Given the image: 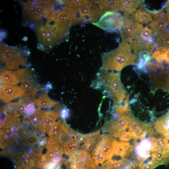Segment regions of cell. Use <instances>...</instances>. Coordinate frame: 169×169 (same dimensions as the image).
Wrapping results in <instances>:
<instances>
[{"instance_id": "cell-1", "label": "cell", "mask_w": 169, "mask_h": 169, "mask_svg": "<svg viewBox=\"0 0 169 169\" xmlns=\"http://www.w3.org/2000/svg\"><path fill=\"white\" fill-rule=\"evenodd\" d=\"M101 58L102 68L120 72L127 66L136 64L139 60L130 44L123 41L115 49L102 54Z\"/></svg>"}, {"instance_id": "cell-2", "label": "cell", "mask_w": 169, "mask_h": 169, "mask_svg": "<svg viewBox=\"0 0 169 169\" xmlns=\"http://www.w3.org/2000/svg\"><path fill=\"white\" fill-rule=\"evenodd\" d=\"M35 32L39 43L43 46L44 50L48 51L69 38V27L47 21L45 25L36 29Z\"/></svg>"}, {"instance_id": "cell-3", "label": "cell", "mask_w": 169, "mask_h": 169, "mask_svg": "<svg viewBox=\"0 0 169 169\" xmlns=\"http://www.w3.org/2000/svg\"><path fill=\"white\" fill-rule=\"evenodd\" d=\"M120 72L102 68L100 73V84L116 105L129 103V98L120 79Z\"/></svg>"}, {"instance_id": "cell-4", "label": "cell", "mask_w": 169, "mask_h": 169, "mask_svg": "<svg viewBox=\"0 0 169 169\" xmlns=\"http://www.w3.org/2000/svg\"><path fill=\"white\" fill-rule=\"evenodd\" d=\"M28 128L18 117L8 118L0 126V147L5 149L19 144L23 140Z\"/></svg>"}, {"instance_id": "cell-5", "label": "cell", "mask_w": 169, "mask_h": 169, "mask_svg": "<svg viewBox=\"0 0 169 169\" xmlns=\"http://www.w3.org/2000/svg\"><path fill=\"white\" fill-rule=\"evenodd\" d=\"M25 51L5 44L0 45V61L7 69H17L26 62Z\"/></svg>"}, {"instance_id": "cell-6", "label": "cell", "mask_w": 169, "mask_h": 169, "mask_svg": "<svg viewBox=\"0 0 169 169\" xmlns=\"http://www.w3.org/2000/svg\"><path fill=\"white\" fill-rule=\"evenodd\" d=\"M130 44L133 52L137 55L143 53L151 54L156 47L153 33L147 27L143 28L139 36Z\"/></svg>"}, {"instance_id": "cell-7", "label": "cell", "mask_w": 169, "mask_h": 169, "mask_svg": "<svg viewBox=\"0 0 169 169\" xmlns=\"http://www.w3.org/2000/svg\"><path fill=\"white\" fill-rule=\"evenodd\" d=\"M15 72L25 92L24 97L33 96L41 88L34 71L29 67L18 69Z\"/></svg>"}, {"instance_id": "cell-8", "label": "cell", "mask_w": 169, "mask_h": 169, "mask_svg": "<svg viewBox=\"0 0 169 169\" xmlns=\"http://www.w3.org/2000/svg\"><path fill=\"white\" fill-rule=\"evenodd\" d=\"M124 17L117 12H108L104 13L94 25L110 32L120 31L123 23Z\"/></svg>"}, {"instance_id": "cell-9", "label": "cell", "mask_w": 169, "mask_h": 169, "mask_svg": "<svg viewBox=\"0 0 169 169\" xmlns=\"http://www.w3.org/2000/svg\"><path fill=\"white\" fill-rule=\"evenodd\" d=\"M76 24L95 23L104 14L93 0L90 4L75 8Z\"/></svg>"}, {"instance_id": "cell-10", "label": "cell", "mask_w": 169, "mask_h": 169, "mask_svg": "<svg viewBox=\"0 0 169 169\" xmlns=\"http://www.w3.org/2000/svg\"><path fill=\"white\" fill-rule=\"evenodd\" d=\"M144 27L128 16L124 17L123 23L120 30L122 41L131 44L140 35Z\"/></svg>"}, {"instance_id": "cell-11", "label": "cell", "mask_w": 169, "mask_h": 169, "mask_svg": "<svg viewBox=\"0 0 169 169\" xmlns=\"http://www.w3.org/2000/svg\"><path fill=\"white\" fill-rule=\"evenodd\" d=\"M23 120L40 137L45 136L46 128L43 111L37 110L27 118H23Z\"/></svg>"}, {"instance_id": "cell-12", "label": "cell", "mask_w": 169, "mask_h": 169, "mask_svg": "<svg viewBox=\"0 0 169 169\" xmlns=\"http://www.w3.org/2000/svg\"><path fill=\"white\" fill-rule=\"evenodd\" d=\"M134 118L130 111L119 116L117 119L112 120L108 127L111 136H117L119 133L128 128Z\"/></svg>"}, {"instance_id": "cell-13", "label": "cell", "mask_w": 169, "mask_h": 169, "mask_svg": "<svg viewBox=\"0 0 169 169\" xmlns=\"http://www.w3.org/2000/svg\"><path fill=\"white\" fill-rule=\"evenodd\" d=\"M25 92L18 86L2 84L0 87V99L4 102L7 103L18 98L23 96Z\"/></svg>"}, {"instance_id": "cell-14", "label": "cell", "mask_w": 169, "mask_h": 169, "mask_svg": "<svg viewBox=\"0 0 169 169\" xmlns=\"http://www.w3.org/2000/svg\"><path fill=\"white\" fill-rule=\"evenodd\" d=\"M151 13L154 19L149 26L152 33L156 34L165 31L168 25L166 13L162 9Z\"/></svg>"}, {"instance_id": "cell-15", "label": "cell", "mask_w": 169, "mask_h": 169, "mask_svg": "<svg viewBox=\"0 0 169 169\" xmlns=\"http://www.w3.org/2000/svg\"><path fill=\"white\" fill-rule=\"evenodd\" d=\"M33 149L30 148L28 151H21L17 155L12 157L11 159L17 164H24L27 165L31 169L37 168L38 161L32 155L31 152Z\"/></svg>"}, {"instance_id": "cell-16", "label": "cell", "mask_w": 169, "mask_h": 169, "mask_svg": "<svg viewBox=\"0 0 169 169\" xmlns=\"http://www.w3.org/2000/svg\"><path fill=\"white\" fill-rule=\"evenodd\" d=\"M112 144L113 156L114 155L118 156L122 159H125L133 151V147L129 142L121 141H119L113 139Z\"/></svg>"}, {"instance_id": "cell-17", "label": "cell", "mask_w": 169, "mask_h": 169, "mask_svg": "<svg viewBox=\"0 0 169 169\" xmlns=\"http://www.w3.org/2000/svg\"><path fill=\"white\" fill-rule=\"evenodd\" d=\"M64 134L65 135L63 136L59 142L62 146L64 153L70 156L79 148V144L71 136H68Z\"/></svg>"}, {"instance_id": "cell-18", "label": "cell", "mask_w": 169, "mask_h": 169, "mask_svg": "<svg viewBox=\"0 0 169 169\" xmlns=\"http://www.w3.org/2000/svg\"><path fill=\"white\" fill-rule=\"evenodd\" d=\"M78 163L80 168L84 169L92 164L93 160L90 153L88 151L81 150L71 155Z\"/></svg>"}, {"instance_id": "cell-19", "label": "cell", "mask_w": 169, "mask_h": 169, "mask_svg": "<svg viewBox=\"0 0 169 169\" xmlns=\"http://www.w3.org/2000/svg\"><path fill=\"white\" fill-rule=\"evenodd\" d=\"M62 123L59 120L51 127L48 134V142L52 145L60 141L63 135Z\"/></svg>"}, {"instance_id": "cell-20", "label": "cell", "mask_w": 169, "mask_h": 169, "mask_svg": "<svg viewBox=\"0 0 169 169\" xmlns=\"http://www.w3.org/2000/svg\"><path fill=\"white\" fill-rule=\"evenodd\" d=\"M113 139L111 136H104L99 141L96 147L100 150L105 154L107 160L110 159L113 156L112 153Z\"/></svg>"}, {"instance_id": "cell-21", "label": "cell", "mask_w": 169, "mask_h": 169, "mask_svg": "<svg viewBox=\"0 0 169 169\" xmlns=\"http://www.w3.org/2000/svg\"><path fill=\"white\" fill-rule=\"evenodd\" d=\"M132 16L131 18L135 21L140 23H147L153 20L152 14L142 4L140 8L135 12Z\"/></svg>"}, {"instance_id": "cell-22", "label": "cell", "mask_w": 169, "mask_h": 169, "mask_svg": "<svg viewBox=\"0 0 169 169\" xmlns=\"http://www.w3.org/2000/svg\"><path fill=\"white\" fill-rule=\"evenodd\" d=\"M139 0H120V11L123 12L125 16L132 14L142 4Z\"/></svg>"}, {"instance_id": "cell-23", "label": "cell", "mask_w": 169, "mask_h": 169, "mask_svg": "<svg viewBox=\"0 0 169 169\" xmlns=\"http://www.w3.org/2000/svg\"><path fill=\"white\" fill-rule=\"evenodd\" d=\"M157 131L169 139V112L154 122Z\"/></svg>"}, {"instance_id": "cell-24", "label": "cell", "mask_w": 169, "mask_h": 169, "mask_svg": "<svg viewBox=\"0 0 169 169\" xmlns=\"http://www.w3.org/2000/svg\"><path fill=\"white\" fill-rule=\"evenodd\" d=\"M95 2L103 13L120 10V0H95Z\"/></svg>"}, {"instance_id": "cell-25", "label": "cell", "mask_w": 169, "mask_h": 169, "mask_svg": "<svg viewBox=\"0 0 169 169\" xmlns=\"http://www.w3.org/2000/svg\"><path fill=\"white\" fill-rule=\"evenodd\" d=\"M0 81L2 84L15 85L20 82L15 71L8 69L3 70L0 73Z\"/></svg>"}, {"instance_id": "cell-26", "label": "cell", "mask_w": 169, "mask_h": 169, "mask_svg": "<svg viewBox=\"0 0 169 169\" xmlns=\"http://www.w3.org/2000/svg\"><path fill=\"white\" fill-rule=\"evenodd\" d=\"M151 156L156 166L167 162L169 161V148L153 152Z\"/></svg>"}, {"instance_id": "cell-27", "label": "cell", "mask_w": 169, "mask_h": 169, "mask_svg": "<svg viewBox=\"0 0 169 169\" xmlns=\"http://www.w3.org/2000/svg\"><path fill=\"white\" fill-rule=\"evenodd\" d=\"M18 102H9L3 107L1 111L3 113L7 118H15L20 116L17 108Z\"/></svg>"}, {"instance_id": "cell-28", "label": "cell", "mask_w": 169, "mask_h": 169, "mask_svg": "<svg viewBox=\"0 0 169 169\" xmlns=\"http://www.w3.org/2000/svg\"><path fill=\"white\" fill-rule=\"evenodd\" d=\"M129 164L125 159L119 160H108L103 163L99 169H121L126 166H129Z\"/></svg>"}, {"instance_id": "cell-29", "label": "cell", "mask_w": 169, "mask_h": 169, "mask_svg": "<svg viewBox=\"0 0 169 169\" xmlns=\"http://www.w3.org/2000/svg\"><path fill=\"white\" fill-rule=\"evenodd\" d=\"M43 111L46 126V132L48 135L51 127L56 122L59 115L57 110Z\"/></svg>"}, {"instance_id": "cell-30", "label": "cell", "mask_w": 169, "mask_h": 169, "mask_svg": "<svg viewBox=\"0 0 169 169\" xmlns=\"http://www.w3.org/2000/svg\"><path fill=\"white\" fill-rule=\"evenodd\" d=\"M36 101L38 105L40 108H50L57 105V102L51 99L46 93L39 95L36 98Z\"/></svg>"}, {"instance_id": "cell-31", "label": "cell", "mask_w": 169, "mask_h": 169, "mask_svg": "<svg viewBox=\"0 0 169 169\" xmlns=\"http://www.w3.org/2000/svg\"><path fill=\"white\" fill-rule=\"evenodd\" d=\"M152 56L159 63L165 61L169 64V48L158 49L152 52Z\"/></svg>"}, {"instance_id": "cell-32", "label": "cell", "mask_w": 169, "mask_h": 169, "mask_svg": "<svg viewBox=\"0 0 169 169\" xmlns=\"http://www.w3.org/2000/svg\"><path fill=\"white\" fill-rule=\"evenodd\" d=\"M156 34V43L157 49L169 48V32L164 31Z\"/></svg>"}, {"instance_id": "cell-33", "label": "cell", "mask_w": 169, "mask_h": 169, "mask_svg": "<svg viewBox=\"0 0 169 169\" xmlns=\"http://www.w3.org/2000/svg\"><path fill=\"white\" fill-rule=\"evenodd\" d=\"M168 148H169V143L166 139L163 138H153L150 150L151 151H156Z\"/></svg>"}, {"instance_id": "cell-34", "label": "cell", "mask_w": 169, "mask_h": 169, "mask_svg": "<svg viewBox=\"0 0 169 169\" xmlns=\"http://www.w3.org/2000/svg\"><path fill=\"white\" fill-rule=\"evenodd\" d=\"M46 147V152L41 156L40 161L42 162H54L56 156L53 145L48 142Z\"/></svg>"}, {"instance_id": "cell-35", "label": "cell", "mask_w": 169, "mask_h": 169, "mask_svg": "<svg viewBox=\"0 0 169 169\" xmlns=\"http://www.w3.org/2000/svg\"><path fill=\"white\" fill-rule=\"evenodd\" d=\"M93 0H64L61 1V2L65 7L76 8L88 5Z\"/></svg>"}, {"instance_id": "cell-36", "label": "cell", "mask_w": 169, "mask_h": 169, "mask_svg": "<svg viewBox=\"0 0 169 169\" xmlns=\"http://www.w3.org/2000/svg\"><path fill=\"white\" fill-rule=\"evenodd\" d=\"M92 156L94 164L96 166L107 160L105 154L100 150L97 148H95L93 153Z\"/></svg>"}, {"instance_id": "cell-37", "label": "cell", "mask_w": 169, "mask_h": 169, "mask_svg": "<svg viewBox=\"0 0 169 169\" xmlns=\"http://www.w3.org/2000/svg\"><path fill=\"white\" fill-rule=\"evenodd\" d=\"M117 136L119 137L120 141L125 142L129 141L133 137L132 134L129 130L127 131L125 130L119 133Z\"/></svg>"}, {"instance_id": "cell-38", "label": "cell", "mask_w": 169, "mask_h": 169, "mask_svg": "<svg viewBox=\"0 0 169 169\" xmlns=\"http://www.w3.org/2000/svg\"><path fill=\"white\" fill-rule=\"evenodd\" d=\"M89 135H84L75 132L73 136L74 139L77 142H84V144L87 141Z\"/></svg>"}, {"instance_id": "cell-39", "label": "cell", "mask_w": 169, "mask_h": 169, "mask_svg": "<svg viewBox=\"0 0 169 169\" xmlns=\"http://www.w3.org/2000/svg\"><path fill=\"white\" fill-rule=\"evenodd\" d=\"M53 148L55 153L57 155L62 157L64 152L62 146L60 143L58 142L54 144Z\"/></svg>"}, {"instance_id": "cell-40", "label": "cell", "mask_w": 169, "mask_h": 169, "mask_svg": "<svg viewBox=\"0 0 169 169\" xmlns=\"http://www.w3.org/2000/svg\"><path fill=\"white\" fill-rule=\"evenodd\" d=\"M62 127L63 130L64 132L71 136H73L75 132L69 126L65 120L62 122Z\"/></svg>"}, {"instance_id": "cell-41", "label": "cell", "mask_w": 169, "mask_h": 169, "mask_svg": "<svg viewBox=\"0 0 169 169\" xmlns=\"http://www.w3.org/2000/svg\"><path fill=\"white\" fill-rule=\"evenodd\" d=\"M156 166V163L151 159L148 162L142 164L140 167V169H153Z\"/></svg>"}, {"instance_id": "cell-42", "label": "cell", "mask_w": 169, "mask_h": 169, "mask_svg": "<svg viewBox=\"0 0 169 169\" xmlns=\"http://www.w3.org/2000/svg\"><path fill=\"white\" fill-rule=\"evenodd\" d=\"M60 115L61 117L63 119H65L69 117V110L66 108H64L61 110Z\"/></svg>"}, {"instance_id": "cell-43", "label": "cell", "mask_w": 169, "mask_h": 169, "mask_svg": "<svg viewBox=\"0 0 169 169\" xmlns=\"http://www.w3.org/2000/svg\"><path fill=\"white\" fill-rule=\"evenodd\" d=\"M15 169H31L27 165L24 164L18 165L16 166Z\"/></svg>"}, {"instance_id": "cell-44", "label": "cell", "mask_w": 169, "mask_h": 169, "mask_svg": "<svg viewBox=\"0 0 169 169\" xmlns=\"http://www.w3.org/2000/svg\"><path fill=\"white\" fill-rule=\"evenodd\" d=\"M6 33L5 31H1L0 32V39H3L6 36Z\"/></svg>"}, {"instance_id": "cell-45", "label": "cell", "mask_w": 169, "mask_h": 169, "mask_svg": "<svg viewBox=\"0 0 169 169\" xmlns=\"http://www.w3.org/2000/svg\"><path fill=\"white\" fill-rule=\"evenodd\" d=\"M168 85L167 86V89L169 91V71H168Z\"/></svg>"}, {"instance_id": "cell-46", "label": "cell", "mask_w": 169, "mask_h": 169, "mask_svg": "<svg viewBox=\"0 0 169 169\" xmlns=\"http://www.w3.org/2000/svg\"><path fill=\"white\" fill-rule=\"evenodd\" d=\"M28 39V38L27 37H25L23 38V40L24 41H26Z\"/></svg>"}, {"instance_id": "cell-47", "label": "cell", "mask_w": 169, "mask_h": 169, "mask_svg": "<svg viewBox=\"0 0 169 169\" xmlns=\"http://www.w3.org/2000/svg\"><path fill=\"white\" fill-rule=\"evenodd\" d=\"M56 169H60V168H59V166H58L57 167V168Z\"/></svg>"}]
</instances>
